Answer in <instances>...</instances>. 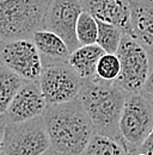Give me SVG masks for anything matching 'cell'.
Returning <instances> with one entry per match:
<instances>
[{
  "mask_svg": "<svg viewBox=\"0 0 153 155\" xmlns=\"http://www.w3.org/2000/svg\"><path fill=\"white\" fill-rule=\"evenodd\" d=\"M50 148L43 116L6 124L1 149L6 155H42Z\"/></svg>",
  "mask_w": 153,
  "mask_h": 155,
  "instance_id": "5",
  "label": "cell"
},
{
  "mask_svg": "<svg viewBox=\"0 0 153 155\" xmlns=\"http://www.w3.org/2000/svg\"><path fill=\"white\" fill-rule=\"evenodd\" d=\"M0 64L26 81H38L43 69L32 39H0Z\"/></svg>",
  "mask_w": 153,
  "mask_h": 155,
  "instance_id": "8",
  "label": "cell"
},
{
  "mask_svg": "<svg viewBox=\"0 0 153 155\" xmlns=\"http://www.w3.org/2000/svg\"><path fill=\"white\" fill-rule=\"evenodd\" d=\"M31 39L39 53L43 67L67 63L71 50L66 42L56 34L46 29H39L34 34Z\"/></svg>",
  "mask_w": 153,
  "mask_h": 155,
  "instance_id": "13",
  "label": "cell"
},
{
  "mask_svg": "<svg viewBox=\"0 0 153 155\" xmlns=\"http://www.w3.org/2000/svg\"><path fill=\"white\" fill-rule=\"evenodd\" d=\"M83 11L80 0H50L42 29L60 36L72 53L80 47L76 31V23Z\"/></svg>",
  "mask_w": 153,
  "mask_h": 155,
  "instance_id": "9",
  "label": "cell"
},
{
  "mask_svg": "<svg viewBox=\"0 0 153 155\" xmlns=\"http://www.w3.org/2000/svg\"><path fill=\"white\" fill-rule=\"evenodd\" d=\"M7 120L5 116H0V152L2 149V141H4V134H5V128H6Z\"/></svg>",
  "mask_w": 153,
  "mask_h": 155,
  "instance_id": "22",
  "label": "cell"
},
{
  "mask_svg": "<svg viewBox=\"0 0 153 155\" xmlns=\"http://www.w3.org/2000/svg\"><path fill=\"white\" fill-rule=\"evenodd\" d=\"M98 21V38L97 44L107 53V54H116L121 41L123 37V31L113 24Z\"/></svg>",
  "mask_w": 153,
  "mask_h": 155,
  "instance_id": "17",
  "label": "cell"
},
{
  "mask_svg": "<svg viewBox=\"0 0 153 155\" xmlns=\"http://www.w3.org/2000/svg\"><path fill=\"white\" fill-rule=\"evenodd\" d=\"M76 39L79 45L97 44L98 38V21L90 13L83 11L76 23Z\"/></svg>",
  "mask_w": 153,
  "mask_h": 155,
  "instance_id": "18",
  "label": "cell"
},
{
  "mask_svg": "<svg viewBox=\"0 0 153 155\" xmlns=\"http://www.w3.org/2000/svg\"><path fill=\"white\" fill-rule=\"evenodd\" d=\"M126 97L127 93L115 82L93 79L84 82L78 99L90 117L96 134L120 138L118 122Z\"/></svg>",
  "mask_w": 153,
  "mask_h": 155,
  "instance_id": "2",
  "label": "cell"
},
{
  "mask_svg": "<svg viewBox=\"0 0 153 155\" xmlns=\"http://www.w3.org/2000/svg\"><path fill=\"white\" fill-rule=\"evenodd\" d=\"M135 155H145V154H144V153H136Z\"/></svg>",
  "mask_w": 153,
  "mask_h": 155,
  "instance_id": "24",
  "label": "cell"
},
{
  "mask_svg": "<svg viewBox=\"0 0 153 155\" xmlns=\"http://www.w3.org/2000/svg\"><path fill=\"white\" fill-rule=\"evenodd\" d=\"M138 153H144L145 155H153V130L147 138L144 141L141 147L139 148Z\"/></svg>",
  "mask_w": 153,
  "mask_h": 155,
  "instance_id": "21",
  "label": "cell"
},
{
  "mask_svg": "<svg viewBox=\"0 0 153 155\" xmlns=\"http://www.w3.org/2000/svg\"><path fill=\"white\" fill-rule=\"evenodd\" d=\"M104 54L105 51L98 44L81 45L70 54L67 64L83 80H93L98 61Z\"/></svg>",
  "mask_w": 153,
  "mask_h": 155,
  "instance_id": "14",
  "label": "cell"
},
{
  "mask_svg": "<svg viewBox=\"0 0 153 155\" xmlns=\"http://www.w3.org/2000/svg\"><path fill=\"white\" fill-rule=\"evenodd\" d=\"M83 155H131V153L122 140L95 133Z\"/></svg>",
  "mask_w": 153,
  "mask_h": 155,
  "instance_id": "16",
  "label": "cell"
},
{
  "mask_svg": "<svg viewBox=\"0 0 153 155\" xmlns=\"http://www.w3.org/2000/svg\"><path fill=\"white\" fill-rule=\"evenodd\" d=\"M150 72H148V77L146 79L145 86L142 88V92L146 93L147 96L153 97V58H150Z\"/></svg>",
  "mask_w": 153,
  "mask_h": 155,
  "instance_id": "20",
  "label": "cell"
},
{
  "mask_svg": "<svg viewBox=\"0 0 153 155\" xmlns=\"http://www.w3.org/2000/svg\"><path fill=\"white\" fill-rule=\"evenodd\" d=\"M152 130L153 97L144 92L127 93L118 122V134L131 155L138 153Z\"/></svg>",
  "mask_w": 153,
  "mask_h": 155,
  "instance_id": "4",
  "label": "cell"
},
{
  "mask_svg": "<svg viewBox=\"0 0 153 155\" xmlns=\"http://www.w3.org/2000/svg\"><path fill=\"white\" fill-rule=\"evenodd\" d=\"M52 149L62 155H83L95 128L79 99L48 105L43 114Z\"/></svg>",
  "mask_w": 153,
  "mask_h": 155,
  "instance_id": "1",
  "label": "cell"
},
{
  "mask_svg": "<svg viewBox=\"0 0 153 155\" xmlns=\"http://www.w3.org/2000/svg\"><path fill=\"white\" fill-rule=\"evenodd\" d=\"M50 0H0V39H31L43 28Z\"/></svg>",
  "mask_w": 153,
  "mask_h": 155,
  "instance_id": "3",
  "label": "cell"
},
{
  "mask_svg": "<svg viewBox=\"0 0 153 155\" xmlns=\"http://www.w3.org/2000/svg\"><path fill=\"white\" fill-rule=\"evenodd\" d=\"M47 107L48 104L38 81L25 80L4 116L7 123H22L43 116Z\"/></svg>",
  "mask_w": 153,
  "mask_h": 155,
  "instance_id": "10",
  "label": "cell"
},
{
  "mask_svg": "<svg viewBox=\"0 0 153 155\" xmlns=\"http://www.w3.org/2000/svg\"><path fill=\"white\" fill-rule=\"evenodd\" d=\"M0 155H6V154H5V153H4L2 150H1V152H0Z\"/></svg>",
  "mask_w": 153,
  "mask_h": 155,
  "instance_id": "25",
  "label": "cell"
},
{
  "mask_svg": "<svg viewBox=\"0 0 153 155\" xmlns=\"http://www.w3.org/2000/svg\"><path fill=\"white\" fill-rule=\"evenodd\" d=\"M83 10L95 19L113 24L123 34L133 35L132 0H80Z\"/></svg>",
  "mask_w": 153,
  "mask_h": 155,
  "instance_id": "11",
  "label": "cell"
},
{
  "mask_svg": "<svg viewBox=\"0 0 153 155\" xmlns=\"http://www.w3.org/2000/svg\"><path fill=\"white\" fill-rule=\"evenodd\" d=\"M24 79L0 64V116H4L24 84Z\"/></svg>",
  "mask_w": 153,
  "mask_h": 155,
  "instance_id": "15",
  "label": "cell"
},
{
  "mask_svg": "<svg viewBox=\"0 0 153 155\" xmlns=\"http://www.w3.org/2000/svg\"><path fill=\"white\" fill-rule=\"evenodd\" d=\"M132 37L153 58V0H132Z\"/></svg>",
  "mask_w": 153,
  "mask_h": 155,
  "instance_id": "12",
  "label": "cell"
},
{
  "mask_svg": "<svg viewBox=\"0 0 153 155\" xmlns=\"http://www.w3.org/2000/svg\"><path fill=\"white\" fill-rule=\"evenodd\" d=\"M121 73V62L116 54H104L99 58L97 69H96V79L107 82H115Z\"/></svg>",
  "mask_w": 153,
  "mask_h": 155,
  "instance_id": "19",
  "label": "cell"
},
{
  "mask_svg": "<svg viewBox=\"0 0 153 155\" xmlns=\"http://www.w3.org/2000/svg\"><path fill=\"white\" fill-rule=\"evenodd\" d=\"M42 155H62V154H60V153H57V152H55L54 149H49V150H47L44 154H42Z\"/></svg>",
  "mask_w": 153,
  "mask_h": 155,
  "instance_id": "23",
  "label": "cell"
},
{
  "mask_svg": "<svg viewBox=\"0 0 153 155\" xmlns=\"http://www.w3.org/2000/svg\"><path fill=\"white\" fill-rule=\"evenodd\" d=\"M85 80L67 64L44 66L38 79L41 91L48 105H57L78 99Z\"/></svg>",
  "mask_w": 153,
  "mask_h": 155,
  "instance_id": "7",
  "label": "cell"
},
{
  "mask_svg": "<svg viewBox=\"0 0 153 155\" xmlns=\"http://www.w3.org/2000/svg\"><path fill=\"white\" fill-rule=\"evenodd\" d=\"M116 55L121 62V73L115 84L126 93L142 92L151 63L147 50L134 37L124 34Z\"/></svg>",
  "mask_w": 153,
  "mask_h": 155,
  "instance_id": "6",
  "label": "cell"
}]
</instances>
